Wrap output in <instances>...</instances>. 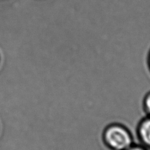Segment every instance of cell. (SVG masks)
<instances>
[{"label": "cell", "instance_id": "cell-1", "mask_svg": "<svg viewBox=\"0 0 150 150\" xmlns=\"http://www.w3.org/2000/svg\"><path fill=\"white\" fill-rule=\"evenodd\" d=\"M102 138L105 146L111 150H125L135 144L130 130L119 122L107 125L103 131Z\"/></svg>", "mask_w": 150, "mask_h": 150}, {"label": "cell", "instance_id": "cell-2", "mask_svg": "<svg viewBox=\"0 0 150 150\" xmlns=\"http://www.w3.org/2000/svg\"><path fill=\"white\" fill-rule=\"evenodd\" d=\"M135 144H140L150 150V116L141 119L136 128Z\"/></svg>", "mask_w": 150, "mask_h": 150}, {"label": "cell", "instance_id": "cell-3", "mask_svg": "<svg viewBox=\"0 0 150 150\" xmlns=\"http://www.w3.org/2000/svg\"><path fill=\"white\" fill-rule=\"evenodd\" d=\"M143 109L146 116H150V91L146 93L144 97Z\"/></svg>", "mask_w": 150, "mask_h": 150}, {"label": "cell", "instance_id": "cell-4", "mask_svg": "<svg viewBox=\"0 0 150 150\" xmlns=\"http://www.w3.org/2000/svg\"><path fill=\"white\" fill-rule=\"evenodd\" d=\"M125 150H148V149L140 144H134L132 146H131L130 147V148H128Z\"/></svg>", "mask_w": 150, "mask_h": 150}, {"label": "cell", "instance_id": "cell-5", "mask_svg": "<svg viewBox=\"0 0 150 150\" xmlns=\"http://www.w3.org/2000/svg\"><path fill=\"white\" fill-rule=\"evenodd\" d=\"M148 64H149V68H150V50H149V55H148Z\"/></svg>", "mask_w": 150, "mask_h": 150}]
</instances>
